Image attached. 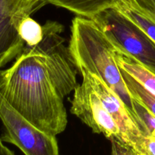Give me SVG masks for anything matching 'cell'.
Listing matches in <instances>:
<instances>
[{
    "instance_id": "cell-18",
    "label": "cell",
    "mask_w": 155,
    "mask_h": 155,
    "mask_svg": "<svg viewBox=\"0 0 155 155\" xmlns=\"http://www.w3.org/2000/svg\"><path fill=\"white\" fill-rule=\"evenodd\" d=\"M0 155H15L13 151H11L8 148H7L3 144L1 138H0Z\"/></svg>"
},
{
    "instance_id": "cell-10",
    "label": "cell",
    "mask_w": 155,
    "mask_h": 155,
    "mask_svg": "<svg viewBox=\"0 0 155 155\" xmlns=\"http://www.w3.org/2000/svg\"><path fill=\"white\" fill-rule=\"evenodd\" d=\"M124 81L132 97L137 99L155 116V95L147 90L130 74L120 69Z\"/></svg>"
},
{
    "instance_id": "cell-15",
    "label": "cell",
    "mask_w": 155,
    "mask_h": 155,
    "mask_svg": "<svg viewBox=\"0 0 155 155\" xmlns=\"http://www.w3.org/2000/svg\"><path fill=\"white\" fill-rule=\"evenodd\" d=\"M133 150L138 155H155V138L143 135Z\"/></svg>"
},
{
    "instance_id": "cell-16",
    "label": "cell",
    "mask_w": 155,
    "mask_h": 155,
    "mask_svg": "<svg viewBox=\"0 0 155 155\" xmlns=\"http://www.w3.org/2000/svg\"><path fill=\"white\" fill-rule=\"evenodd\" d=\"M110 142H111L110 155H138L131 148L115 139H112Z\"/></svg>"
},
{
    "instance_id": "cell-12",
    "label": "cell",
    "mask_w": 155,
    "mask_h": 155,
    "mask_svg": "<svg viewBox=\"0 0 155 155\" xmlns=\"http://www.w3.org/2000/svg\"><path fill=\"white\" fill-rule=\"evenodd\" d=\"M115 8L119 9L121 12L138 24L155 42V23L154 21L136 9L127 0L121 2L118 6Z\"/></svg>"
},
{
    "instance_id": "cell-3",
    "label": "cell",
    "mask_w": 155,
    "mask_h": 155,
    "mask_svg": "<svg viewBox=\"0 0 155 155\" xmlns=\"http://www.w3.org/2000/svg\"><path fill=\"white\" fill-rule=\"evenodd\" d=\"M118 50L155 74V42L117 8L105 9L92 18Z\"/></svg>"
},
{
    "instance_id": "cell-5",
    "label": "cell",
    "mask_w": 155,
    "mask_h": 155,
    "mask_svg": "<svg viewBox=\"0 0 155 155\" xmlns=\"http://www.w3.org/2000/svg\"><path fill=\"white\" fill-rule=\"evenodd\" d=\"M71 112L90 127L93 133L123 143L122 134L116 121L86 77L83 76L82 83L74 89Z\"/></svg>"
},
{
    "instance_id": "cell-7",
    "label": "cell",
    "mask_w": 155,
    "mask_h": 155,
    "mask_svg": "<svg viewBox=\"0 0 155 155\" xmlns=\"http://www.w3.org/2000/svg\"><path fill=\"white\" fill-rule=\"evenodd\" d=\"M27 16L18 0H0V69L24 50L18 26Z\"/></svg>"
},
{
    "instance_id": "cell-14",
    "label": "cell",
    "mask_w": 155,
    "mask_h": 155,
    "mask_svg": "<svg viewBox=\"0 0 155 155\" xmlns=\"http://www.w3.org/2000/svg\"><path fill=\"white\" fill-rule=\"evenodd\" d=\"M155 23V0H127Z\"/></svg>"
},
{
    "instance_id": "cell-8",
    "label": "cell",
    "mask_w": 155,
    "mask_h": 155,
    "mask_svg": "<svg viewBox=\"0 0 155 155\" xmlns=\"http://www.w3.org/2000/svg\"><path fill=\"white\" fill-rule=\"evenodd\" d=\"M124 0H42L39 8L50 4L63 8L77 16L92 19L105 9L115 8Z\"/></svg>"
},
{
    "instance_id": "cell-11",
    "label": "cell",
    "mask_w": 155,
    "mask_h": 155,
    "mask_svg": "<svg viewBox=\"0 0 155 155\" xmlns=\"http://www.w3.org/2000/svg\"><path fill=\"white\" fill-rule=\"evenodd\" d=\"M18 33L25 45L30 47L38 45L43 38L42 26L30 16L25 17L20 22Z\"/></svg>"
},
{
    "instance_id": "cell-6",
    "label": "cell",
    "mask_w": 155,
    "mask_h": 155,
    "mask_svg": "<svg viewBox=\"0 0 155 155\" xmlns=\"http://www.w3.org/2000/svg\"><path fill=\"white\" fill-rule=\"evenodd\" d=\"M80 74L86 77L91 86L97 92L109 113L115 120L122 134L123 144L134 149L143 134L123 100L97 75L86 71H82Z\"/></svg>"
},
{
    "instance_id": "cell-1",
    "label": "cell",
    "mask_w": 155,
    "mask_h": 155,
    "mask_svg": "<svg viewBox=\"0 0 155 155\" xmlns=\"http://www.w3.org/2000/svg\"><path fill=\"white\" fill-rule=\"evenodd\" d=\"M38 45H25L0 70V95L39 130L56 136L68 125L64 98L77 87V68L64 45L63 26L47 21Z\"/></svg>"
},
{
    "instance_id": "cell-9",
    "label": "cell",
    "mask_w": 155,
    "mask_h": 155,
    "mask_svg": "<svg viewBox=\"0 0 155 155\" xmlns=\"http://www.w3.org/2000/svg\"><path fill=\"white\" fill-rule=\"evenodd\" d=\"M114 56L115 61L120 69L130 74L147 90L155 95V74L120 50L117 49Z\"/></svg>"
},
{
    "instance_id": "cell-4",
    "label": "cell",
    "mask_w": 155,
    "mask_h": 155,
    "mask_svg": "<svg viewBox=\"0 0 155 155\" xmlns=\"http://www.w3.org/2000/svg\"><path fill=\"white\" fill-rule=\"evenodd\" d=\"M0 119L4 126L3 142L18 147L25 155H60L57 139L36 128L0 95Z\"/></svg>"
},
{
    "instance_id": "cell-2",
    "label": "cell",
    "mask_w": 155,
    "mask_h": 155,
    "mask_svg": "<svg viewBox=\"0 0 155 155\" xmlns=\"http://www.w3.org/2000/svg\"><path fill=\"white\" fill-rule=\"evenodd\" d=\"M68 48L80 73L89 71L101 78L123 100L136 122L133 97L115 61L117 48L96 23L83 17L74 18Z\"/></svg>"
},
{
    "instance_id": "cell-17",
    "label": "cell",
    "mask_w": 155,
    "mask_h": 155,
    "mask_svg": "<svg viewBox=\"0 0 155 155\" xmlns=\"http://www.w3.org/2000/svg\"><path fill=\"white\" fill-rule=\"evenodd\" d=\"M25 14L30 16L33 12L39 9L42 0H18Z\"/></svg>"
},
{
    "instance_id": "cell-13",
    "label": "cell",
    "mask_w": 155,
    "mask_h": 155,
    "mask_svg": "<svg viewBox=\"0 0 155 155\" xmlns=\"http://www.w3.org/2000/svg\"><path fill=\"white\" fill-rule=\"evenodd\" d=\"M136 123L144 136L155 138V116L145 106L133 97Z\"/></svg>"
}]
</instances>
